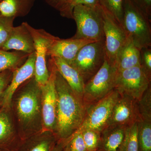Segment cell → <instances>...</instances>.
Here are the masks:
<instances>
[{
	"label": "cell",
	"instance_id": "1",
	"mask_svg": "<svg viewBox=\"0 0 151 151\" xmlns=\"http://www.w3.org/2000/svg\"><path fill=\"white\" fill-rule=\"evenodd\" d=\"M55 85L57 96L55 129L60 137L67 139L81 126L86 108L82 97L73 91L57 70Z\"/></svg>",
	"mask_w": 151,
	"mask_h": 151
},
{
	"label": "cell",
	"instance_id": "2",
	"mask_svg": "<svg viewBox=\"0 0 151 151\" xmlns=\"http://www.w3.org/2000/svg\"><path fill=\"white\" fill-rule=\"evenodd\" d=\"M73 19L76 23L77 30L72 37L96 41L105 40L103 11L100 5L94 6H75Z\"/></svg>",
	"mask_w": 151,
	"mask_h": 151
},
{
	"label": "cell",
	"instance_id": "3",
	"mask_svg": "<svg viewBox=\"0 0 151 151\" xmlns=\"http://www.w3.org/2000/svg\"><path fill=\"white\" fill-rule=\"evenodd\" d=\"M118 70L105 58L100 69L84 85L82 100L86 108L115 89Z\"/></svg>",
	"mask_w": 151,
	"mask_h": 151
},
{
	"label": "cell",
	"instance_id": "4",
	"mask_svg": "<svg viewBox=\"0 0 151 151\" xmlns=\"http://www.w3.org/2000/svg\"><path fill=\"white\" fill-rule=\"evenodd\" d=\"M151 21L126 0L122 26L138 48L151 47Z\"/></svg>",
	"mask_w": 151,
	"mask_h": 151
},
{
	"label": "cell",
	"instance_id": "5",
	"mask_svg": "<svg viewBox=\"0 0 151 151\" xmlns=\"http://www.w3.org/2000/svg\"><path fill=\"white\" fill-rule=\"evenodd\" d=\"M105 58V40L97 41L84 45L70 65L79 72L85 84L100 69Z\"/></svg>",
	"mask_w": 151,
	"mask_h": 151
},
{
	"label": "cell",
	"instance_id": "6",
	"mask_svg": "<svg viewBox=\"0 0 151 151\" xmlns=\"http://www.w3.org/2000/svg\"><path fill=\"white\" fill-rule=\"evenodd\" d=\"M120 96L119 92L114 89L102 99L87 107L83 122L74 134L87 129L102 132L107 127L113 107Z\"/></svg>",
	"mask_w": 151,
	"mask_h": 151
},
{
	"label": "cell",
	"instance_id": "7",
	"mask_svg": "<svg viewBox=\"0 0 151 151\" xmlns=\"http://www.w3.org/2000/svg\"><path fill=\"white\" fill-rule=\"evenodd\" d=\"M151 81L139 65L118 71L115 89L120 94L138 100L150 86Z\"/></svg>",
	"mask_w": 151,
	"mask_h": 151
},
{
	"label": "cell",
	"instance_id": "8",
	"mask_svg": "<svg viewBox=\"0 0 151 151\" xmlns=\"http://www.w3.org/2000/svg\"><path fill=\"white\" fill-rule=\"evenodd\" d=\"M32 36L35 48V72L34 77L39 86L45 85L49 78L50 73L47 66V48L57 37L47 32L45 30L37 29L24 22Z\"/></svg>",
	"mask_w": 151,
	"mask_h": 151
},
{
	"label": "cell",
	"instance_id": "9",
	"mask_svg": "<svg viewBox=\"0 0 151 151\" xmlns=\"http://www.w3.org/2000/svg\"><path fill=\"white\" fill-rule=\"evenodd\" d=\"M101 8L104 23L106 58L111 64L116 66L118 54L127 40L128 35L123 26L111 14Z\"/></svg>",
	"mask_w": 151,
	"mask_h": 151
},
{
	"label": "cell",
	"instance_id": "10",
	"mask_svg": "<svg viewBox=\"0 0 151 151\" xmlns=\"http://www.w3.org/2000/svg\"><path fill=\"white\" fill-rule=\"evenodd\" d=\"M41 93L40 87L34 78L19 97L17 110L19 118L24 124L28 125L32 123L39 114Z\"/></svg>",
	"mask_w": 151,
	"mask_h": 151
},
{
	"label": "cell",
	"instance_id": "11",
	"mask_svg": "<svg viewBox=\"0 0 151 151\" xmlns=\"http://www.w3.org/2000/svg\"><path fill=\"white\" fill-rule=\"evenodd\" d=\"M50 73L48 81L41 86L42 94V111L43 124L46 129H55L56 123L57 92L55 85L56 68L52 58L49 60Z\"/></svg>",
	"mask_w": 151,
	"mask_h": 151
},
{
	"label": "cell",
	"instance_id": "12",
	"mask_svg": "<svg viewBox=\"0 0 151 151\" xmlns=\"http://www.w3.org/2000/svg\"><path fill=\"white\" fill-rule=\"evenodd\" d=\"M140 120L137 100L127 95L120 94L113 107L107 127H128Z\"/></svg>",
	"mask_w": 151,
	"mask_h": 151
},
{
	"label": "cell",
	"instance_id": "13",
	"mask_svg": "<svg viewBox=\"0 0 151 151\" xmlns=\"http://www.w3.org/2000/svg\"><path fill=\"white\" fill-rule=\"evenodd\" d=\"M95 41L72 37L67 39H61L57 37L47 48V55L50 57L59 58L70 65L81 48Z\"/></svg>",
	"mask_w": 151,
	"mask_h": 151
},
{
	"label": "cell",
	"instance_id": "14",
	"mask_svg": "<svg viewBox=\"0 0 151 151\" xmlns=\"http://www.w3.org/2000/svg\"><path fill=\"white\" fill-rule=\"evenodd\" d=\"M35 53L30 54L25 62L13 71L11 81L3 92L2 104L4 107L10 105L12 98L17 89L22 84L34 76Z\"/></svg>",
	"mask_w": 151,
	"mask_h": 151
},
{
	"label": "cell",
	"instance_id": "15",
	"mask_svg": "<svg viewBox=\"0 0 151 151\" xmlns=\"http://www.w3.org/2000/svg\"><path fill=\"white\" fill-rule=\"evenodd\" d=\"M5 51L14 50L30 54L35 52L32 36L24 22L13 27L9 36L1 49Z\"/></svg>",
	"mask_w": 151,
	"mask_h": 151
},
{
	"label": "cell",
	"instance_id": "16",
	"mask_svg": "<svg viewBox=\"0 0 151 151\" xmlns=\"http://www.w3.org/2000/svg\"><path fill=\"white\" fill-rule=\"evenodd\" d=\"M127 128L119 126L106 127L101 132L97 151H123Z\"/></svg>",
	"mask_w": 151,
	"mask_h": 151
},
{
	"label": "cell",
	"instance_id": "17",
	"mask_svg": "<svg viewBox=\"0 0 151 151\" xmlns=\"http://www.w3.org/2000/svg\"><path fill=\"white\" fill-rule=\"evenodd\" d=\"M50 58L53 60L57 71L73 91L82 98L85 83L79 72L61 58Z\"/></svg>",
	"mask_w": 151,
	"mask_h": 151
},
{
	"label": "cell",
	"instance_id": "18",
	"mask_svg": "<svg viewBox=\"0 0 151 151\" xmlns=\"http://www.w3.org/2000/svg\"><path fill=\"white\" fill-rule=\"evenodd\" d=\"M140 50L128 37L117 56L116 66L118 71L140 65Z\"/></svg>",
	"mask_w": 151,
	"mask_h": 151
},
{
	"label": "cell",
	"instance_id": "19",
	"mask_svg": "<svg viewBox=\"0 0 151 151\" xmlns=\"http://www.w3.org/2000/svg\"><path fill=\"white\" fill-rule=\"evenodd\" d=\"M35 0H2L0 2V14L16 18L27 15Z\"/></svg>",
	"mask_w": 151,
	"mask_h": 151
},
{
	"label": "cell",
	"instance_id": "20",
	"mask_svg": "<svg viewBox=\"0 0 151 151\" xmlns=\"http://www.w3.org/2000/svg\"><path fill=\"white\" fill-rule=\"evenodd\" d=\"M29 54L21 51H5L0 49V72L14 70L22 65Z\"/></svg>",
	"mask_w": 151,
	"mask_h": 151
},
{
	"label": "cell",
	"instance_id": "21",
	"mask_svg": "<svg viewBox=\"0 0 151 151\" xmlns=\"http://www.w3.org/2000/svg\"><path fill=\"white\" fill-rule=\"evenodd\" d=\"M139 151H151V122H137Z\"/></svg>",
	"mask_w": 151,
	"mask_h": 151
},
{
	"label": "cell",
	"instance_id": "22",
	"mask_svg": "<svg viewBox=\"0 0 151 151\" xmlns=\"http://www.w3.org/2000/svg\"><path fill=\"white\" fill-rule=\"evenodd\" d=\"M126 0H98L99 5L122 25Z\"/></svg>",
	"mask_w": 151,
	"mask_h": 151
},
{
	"label": "cell",
	"instance_id": "23",
	"mask_svg": "<svg viewBox=\"0 0 151 151\" xmlns=\"http://www.w3.org/2000/svg\"><path fill=\"white\" fill-rule=\"evenodd\" d=\"M137 105L141 120L151 122V85L137 100Z\"/></svg>",
	"mask_w": 151,
	"mask_h": 151
},
{
	"label": "cell",
	"instance_id": "24",
	"mask_svg": "<svg viewBox=\"0 0 151 151\" xmlns=\"http://www.w3.org/2000/svg\"><path fill=\"white\" fill-rule=\"evenodd\" d=\"M123 151H139L137 122L127 128Z\"/></svg>",
	"mask_w": 151,
	"mask_h": 151
},
{
	"label": "cell",
	"instance_id": "25",
	"mask_svg": "<svg viewBox=\"0 0 151 151\" xmlns=\"http://www.w3.org/2000/svg\"><path fill=\"white\" fill-rule=\"evenodd\" d=\"M81 133L87 151H98L101 140V132L96 130L87 129Z\"/></svg>",
	"mask_w": 151,
	"mask_h": 151
},
{
	"label": "cell",
	"instance_id": "26",
	"mask_svg": "<svg viewBox=\"0 0 151 151\" xmlns=\"http://www.w3.org/2000/svg\"><path fill=\"white\" fill-rule=\"evenodd\" d=\"M15 18L0 14V49L4 45L14 27Z\"/></svg>",
	"mask_w": 151,
	"mask_h": 151
},
{
	"label": "cell",
	"instance_id": "27",
	"mask_svg": "<svg viewBox=\"0 0 151 151\" xmlns=\"http://www.w3.org/2000/svg\"><path fill=\"white\" fill-rule=\"evenodd\" d=\"M140 65L149 79L151 80V47L140 50Z\"/></svg>",
	"mask_w": 151,
	"mask_h": 151
},
{
	"label": "cell",
	"instance_id": "28",
	"mask_svg": "<svg viewBox=\"0 0 151 151\" xmlns=\"http://www.w3.org/2000/svg\"><path fill=\"white\" fill-rule=\"evenodd\" d=\"M70 138L68 151H87L81 133H75Z\"/></svg>",
	"mask_w": 151,
	"mask_h": 151
},
{
	"label": "cell",
	"instance_id": "29",
	"mask_svg": "<svg viewBox=\"0 0 151 151\" xmlns=\"http://www.w3.org/2000/svg\"><path fill=\"white\" fill-rule=\"evenodd\" d=\"M131 4L151 21V0H128Z\"/></svg>",
	"mask_w": 151,
	"mask_h": 151
},
{
	"label": "cell",
	"instance_id": "30",
	"mask_svg": "<svg viewBox=\"0 0 151 151\" xmlns=\"http://www.w3.org/2000/svg\"><path fill=\"white\" fill-rule=\"evenodd\" d=\"M10 120L6 113H0V141L5 139L12 132Z\"/></svg>",
	"mask_w": 151,
	"mask_h": 151
},
{
	"label": "cell",
	"instance_id": "31",
	"mask_svg": "<svg viewBox=\"0 0 151 151\" xmlns=\"http://www.w3.org/2000/svg\"><path fill=\"white\" fill-rule=\"evenodd\" d=\"M99 4L98 0H69L68 6V18L73 19V11L75 6L82 5L94 6Z\"/></svg>",
	"mask_w": 151,
	"mask_h": 151
},
{
	"label": "cell",
	"instance_id": "32",
	"mask_svg": "<svg viewBox=\"0 0 151 151\" xmlns=\"http://www.w3.org/2000/svg\"><path fill=\"white\" fill-rule=\"evenodd\" d=\"M52 7L59 12L60 15L68 18V6L69 0H45Z\"/></svg>",
	"mask_w": 151,
	"mask_h": 151
},
{
	"label": "cell",
	"instance_id": "33",
	"mask_svg": "<svg viewBox=\"0 0 151 151\" xmlns=\"http://www.w3.org/2000/svg\"><path fill=\"white\" fill-rule=\"evenodd\" d=\"M13 71L8 70L0 72V97L10 82Z\"/></svg>",
	"mask_w": 151,
	"mask_h": 151
},
{
	"label": "cell",
	"instance_id": "34",
	"mask_svg": "<svg viewBox=\"0 0 151 151\" xmlns=\"http://www.w3.org/2000/svg\"><path fill=\"white\" fill-rule=\"evenodd\" d=\"M49 146L46 142H42L39 143L34 147L30 151H48Z\"/></svg>",
	"mask_w": 151,
	"mask_h": 151
},
{
	"label": "cell",
	"instance_id": "35",
	"mask_svg": "<svg viewBox=\"0 0 151 151\" xmlns=\"http://www.w3.org/2000/svg\"><path fill=\"white\" fill-rule=\"evenodd\" d=\"M2 1V0H0V2L1 1Z\"/></svg>",
	"mask_w": 151,
	"mask_h": 151
}]
</instances>
